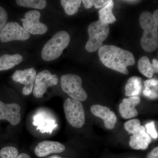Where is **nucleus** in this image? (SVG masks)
<instances>
[{
  "instance_id": "obj_2",
  "label": "nucleus",
  "mask_w": 158,
  "mask_h": 158,
  "mask_svg": "<svg viewBox=\"0 0 158 158\" xmlns=\"http://www.w3.org/2000/svg\"><path fill=\"white\" fill-rule=\"evenodd\" d=\"M139 23L144 30L141 44L144 51L151 52L158 46V10L152 14L149 11L142 12L139 18Z\"/></svg>"
},
{
  "instance_id": "obj_27",
  "label": "nucleus",
  "mask_w": 158,
  "mask_h": 158,
  "mask_svg": "<svg viewBox=\"0 0 158 158\" xmlns=\"http://www.w3.org/2000/svg\"><path fill=\"white\" fill-rule=\"evenodd\" d=\"M110 2V1L108 0H93V6L95 9H102L106 6Z\"/></svg>"
},
{
  "instance_id": "obj_9",
  "label": "nucleus",
  "mask_w": 158,
  "mask_h": 158,
  "mask_svg": "<svg viewBox=\"0 0 158 158\" xmlns=\"http://www.w3.org/2000/svg\"><path fill=\"white\" fill-rule=\"evenodd\" d=\"M31 34L16 22L7 23L0 33V40L2 43L13 40H24L29 39Z\"/></svg>"
},
{
  "instance_id": "obj_26",
  "label": "nucleus",
  "mask_w": 158,
  "mask_h": 158,
  "mask_svg": "<svg viewBox=\"0 0 158 158\" xmlns=\"http://www.w3.org/2000/svg\"><path fill=\"white\" fill-rule=\"evenodd\" d=\"M8 14L3 7L0 6V33L7 23Z\"/></svg>"
},
{
  "instance_id": "obj_13",
  "label": "nucleus",
  "mask_w": 158,
  "mask_h": 158,
  "mask_svg": "<svg viewBox=\"0 0 158 158\" xmlns=\"http://www.w3.org/2000/svg\"><path fill=\"white\" fill-rule=\"evenodd\" d=\"M65 150V146L57 141H44L37 144L34 149L36 155L44 157L52 154H58Z\"/></svg>"
},
{
  "instance_id": "obj_28",
  "label": "nucleus",
  "mask_w": 158,
  "mask_h": 158,
  "mask_svg": "<svg viewBox=\"0 0 158 158\" xmlns=\"http://www.w3.org/2000/svg\"><path fill=\"white\" fill-rule=\"evenodd\" d=\"M158 148L156 147L153 149L151 152L148 154L147 158H158Z\"/></svg>"
},
{
  "instance_id": "obj_19",
  "label": "nucleus",
  "mask_w": 158,
  "mask_h": 158,
  "mask_svg": "<svg viewBox=\"0 0 158 158\" xmlns=\"http://www.w3.org/2000/svg\"><path fill=\"white\" fill-rule=\"evenodd\" d=\"M158 81L155 79H151L144 82L143 94L144 96L151 99H155L158 96Z\"/></svg>"
},
{
  "instance_id": "obj_14",
  "label": "nucleus",
  "mask_w": 158,
  "mask_h": 158,
  "mask_svg": "<svg viewBox=\"0 0 158 158\" xmlns=\"http://www.w3.org/2000/svg\"><path fill=\"white\" fill-rule=\"evenodd\" d=\"M140 102L141 99L139 96L130 97L123 99L119 106V113L122 117L125 119H129L138 116L136 106Z\"/></svg>"
},
{
  "instance_id": "obj_29",
  "label": "nucleus",
  "mask_w": 158,
  "mask_h": 158,
  "mask_svg": "<svg viewBox=\"0 0 158 158\" xmlns=\"http://www.w3.org/2000/svg\"><path fill=\"white\" fill-rule=\"evenodd\" d=\"M82 2L86 9H90L93 6V0H84Z\"/></svg>"
},
{
  "instance_id": "obj_7",
  "label": "nucleus",
  "mask_w": 158,
  "mask_h": 158,
  "mask_svg": "<svg viewBox=\"0 0 158 158\" xmlns=\"http://www.w3.org/2000/svg\"><path fill=\"white\" fill-rule=\"evenodd\" d=\"M59 79L56 75L52 74L50 72L45 69L37 74L34 85L33 94L36 98H41L49 87L57 85Z\"/></svg>"
},
{
  "instance_id": "obj_6",
  "label": "nucleus",
  "mask_w": 158,
  "mask_h": 158,
  "mask_svg": "<svg viewBox=\"0 0 158 158\" xmlns=\"http://www.w3.org/2000/svg\"><path fill=\"white\" fill-rule=\"evenodd\" d=\"M64 110L67 121L73 127L80 128L85 123V114L81 102L68 98L64 103Z\"/></svg>"
},
{
  "instance_id": "obj_16",
  "label": "nucleus",
  "mask_w": 158,
  "mask_h": 158,
  "mask_svg": "<svg viewBox=\"0 0 158 158\" xmlns=\"http://www.w3.org/2000/svg\"><path fill=\"white\" fill-rule=\"evenodd\" d=\"M138 68L140 72L144 76L152 78L155 73H158V60L154 59L152 63H151L148 57L144 56L138 61Z\"/></svg>"
},
{
  "instance_id": "obj_4",
  "label": "nucleus",
  "mask_w": 158,
  "mask_h": 158,
  "mask_svg": "<svg viewBox=\"0 0 158 158\" xmlns=\"http://www.w3.org/2000/svg\"><path fill=\"white\" fill-rule=\"evenodd\" d=\"M110 31L109 25L100 20L91 23L88 28L89 39L85 46L86 50L94 52L99 50L107 38Z\"/></svg>"
},
{
  "instance_id": "obj_5",
  "label": "nucleus",
  "mask_w": 158,
  "mask_h": 158,
  "mask_svg": "<svg viewBox=\"0 0 158 158\" xmlns=\"http://www.w3.org/2000/svg\"><path fill=\"white\" fill-rule=\"evenodd\" d=\"M82 80L77 75L68 74L61 78V85L62 90L71 98L80 101H85L88 98V94L82 87Z\"/></svg>"
},
{
  "instance_id": "obj_21",
  "label": "nucleus",
  "mask_w": 158,
  "mask_h": 158,
  "mask_svg": "<svg viewBox=\"0 0 158 158\" xmlns=\"http://www.w3.org/2000/svg\"><path fill=\"white\" fill-rule=\"evenodd\" d=\"M82 1L81 0H62L61 4L66 14L73 15L78 11Z\"/></svg>"
},
{
  "instance_id": "obj_1",
  "label": "nucleus",
  "mask_w": 158,
  "mask_h": 158,
  "mask_svg": "<svg viewBox=\"0 0 158 158\" xmlns=\"http://www.w3.org/2000/svg\"><path fill=\"white\" fill-rule=\"evenodd\" d=\"M100 60L108 68L125 75L129 73L127 67L135 63L131 52L113 45H103L98 50Z\"/></svg>"
},
{
  "instance_id": "obj_30",
  "label": "nucleus",
  "mask_w": 158,
  "mask_h": 158,
  "mask_svg": "<svg viewBox=\"0 0 158 158\" xmlns=\"http://www.w3.org/2000/svg\"><path fill=\"white\" fill-rule=\"evenodd\" d=\"M17 158H31V157L30 156L28 155L27 154L24 153H23L20 154L18 156Z\"/></svg>"
},
{
  "instance_id": "obj_8",
  "label": "nucleus",
  "mask_w": 158,
  "mask_h": 158,
  "mask_svg": "<svg viewBox=\"0 0 158 158\" xmlns=\"http://www.w3.org/2000/svg\"><path fill=\"white\" fill-rule=\"evenodd\" d=\"M24 18L21 19L23 28L29 34L43 35L48 31L47 26L40 22V13L37 10H31L26 12Z\"/></svg>"
},
{
  "instance_id": "obj_20",
  "label": "nucleus",
  "mask_w": 158,
  "mask_h": 158,
  "mask_svg": "<svg viewBox=\"0 0 158 158\" xmlns=\"http://www.w3.org/2000/svg\"><path fill=\"white\" fill-rule=\"evenodd\" d=\"M113 7L114 2L111 0L106 6L100 9L99 11V20L107 24L115 23L116 19L113 14Z\"/></svg>"
},
{
  "instance_id": "obj_25",
  "label": "nucleus",
  "mask_w": 158,
  "mask_h": 158,
  "mask_svg": "<svg viewBox=\"0 0 158 158\" xmlns=\"http://www.w3.org/2000/svg\"><path fill=\"white\" fill-rule=\"evenodd\" d=\"M145 127H146L145 129H146V133L148 135H150V136L154 139H156L158 138V133L156 131L155 125L153 121L147 123L145 125Z\"/></svg>"
},
{
  "instance_id": "obj_3",
  "label": "nucleus",
  "mask_w": 158,
  "mask_h": 158,
  "mask_svg": "<svg viewBox=\"0 0 158 158\" xmlns=\"http://www.w3.org/2000/svg\"><path fill=\"white\" fill-rule=\"evenodd\" d=\"M69 34L65 31H60L54 35L44 46L41 57L47 62L59 58L70 42Z\"/></svg>"
},
{
  "instance_id": "obj_15",
  "label": "nucleus",
  "mask_w": 158,
  "mask_h": 158,
  "mask_svg": "<svg viewBox=\"0 0 158 158\" xmlns=\"http://www.w3.org/2000/svg\"><path fill=\"white\" fill-rule=\"evenodd\" d=\"M152 141L150 136L146 133L144 126H141L138 131L130 137V146L135 150L147 149Z\"/></svg>"
},
{
  "instance_id": "obj_31",
  "label": "nucleus",
  "mask_w": 158,
  "mask_h": 158,
  "mask_svg": "<svg viewBox=\"0 0 158 158\" xmlns=\"http://www.w3.org/2000/svg\"><path fill=\"white\" fill-rule=\"evenodd\" d=\"M125 2H127L128 3H135L136 2H138V1H125Z\"/></svg>"
},
{
  "instance_id": "obj_17",
  "label": "nucleus",
  "mask_w": 158,
  "mask_h": 158,
  "mask_svg": "<svg viewBox=\"0 0 158 158\" xmlns=\"http://www.w3.org/2000/svg\"><path fill=\"white\" fill-rule=\"evenodd\" d=\"M143 89L142 79L138 77H132L128 80L125 87L126 96H138Z\"/></svg>"
},
{
  "instance_id": "obj_12",
  "label": "nucleus",
  "mask_w": 158,
  "mask_h": 158,
  "mask_svg": "<svg viewBox=\"0 0 158 158\" xmlns=\"http://www.w3.org/2000/svg\"><path fill=\"white\" fill-rule=\"evenodd\" d=\"M90 111L94 116L103 120L105 127L107 129L112 130L115 127L117 117L115 113L107 107L100 105H93L90 108Z\"/></svg>"
},
{
  "instance_id": "obj_23",
  "label": "nucleus",
  "mask_w": 158,
  "mask_h": 158,
  "mask_svg": "<svg viewBox=\"0 0 158 158\" xmlns=\"http://www.w3.org/2000/svg\"><path fill=\"white\" fill-rule=\"evenodd\" d=\"M18 154V150L12 146L3 148L0 151L1 158H17Z\"/></svg>"
},
{
  "instance_id": "obj_22",
  "label": "nucleus",
  "mask_w": 158,
  "mask_h": 158,
  "mask_svg": "<svg viewBox=\"0 0 158 158\" xmlns=\"http://www.w3.org/2000/svg\"><path fill=\"white\" fill-rule=\"evenodd\" d=\"M19 6L38 9H44L47 6L45 0H16Z\"/></svg>"
},
{
  "instance_id": "obj_11",
  "label": "nucleus",
  "mask_w": 158,
  "mask_h": 158,
  "mask_svg": "<svg viewBox=\"0 0 158 158\" xmlns=\"http://www.w3.org/2000/svg\"><path fill=\"white\" fill-rule=\"evenodd\" d=\"M20 110L18 104H6L0 101V120L5 119L13 126L18 124L21 118Z\"/></svg>"
},
{
  "instance_id": "obj_32",
  "label": "nucleus",
  "mask_w": 158,
  "mask_h": 158,
  "mask_svg": "<svg viewBox=\"0 0 158 158\" xmlns=\"http://www.w3.org/2000/svg\"></svg>"
},
{
  "instance_id": "obj_18",
  "label": "nucleus",
  "mask_w": 158,
  "mask_h": 158,
  "mask_svg": "<svg viewBox=\"0 0 158 158\" xmlns=\"http://www.w3.org/2000/svg\"><path fill=\"white\" fill-rule=\"evenodd\" d=\"M23 57L19 54L3 55L0 57V71L13 68L23 61Z\"/></svg>"
},
{
  "instance_id": "obj_10",
  "label": "nucleus",
  "mask_w": 158,
  "mask_h": 158,
  "mask_svg": "<svg viewBox=\"0 0 158 158\" xmlns=\"http://www.w3.org/2000/svg\"><path fill=\"white\" fill-rule=\"evenodd\" d=\"M36 77V70L32 68L23 70L15 71L12 78L15 81L24 85L23 88L22 93L24 95H28L33 91Z\"/></svg>"
},
{
  "instance_id": "obj_24",
  "label": "nucleus",
  "mask_w": 158,
  "mask_h": 158,
  "mask_svg": "<svg viewBox=\"0 0 158 158\" xmlns=\"http://www.w3.org/2000/svg\"><path fill=\"white\" fill-rule=\"evenodd\" d=\"M141 126V122L138 119L134 118L127 121L124 124L125 130L129 134H134Z\"/></svg>"
}]
</instances>
